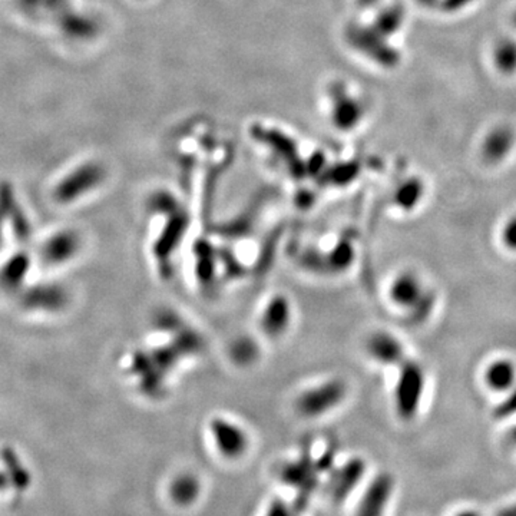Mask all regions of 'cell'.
<instances>
[{"label": "cell", "instance_id": "1", "mask_svg": "<svg viewBox=\"0 0 516 516\" xmlns=\"http://www.w3.org/2000/svg\"><path fill=\"white\" fill-rule=\"evenodd\" d=\"M347 386L341 379H326L297 392L293 409L298 418L317 420L337 410L346 401Z\"/></svg>", "mask_w": 516, "mask_h": 516}, {"label": "cell", "instance_id": "2", "mask_svg": "<svg viewBox=\"0 0 516 516\" xmlns=\"http://www.w3.org/2000/svg\"><path fill=\"white\" fill-rule=\"evenodd\" d=\"M207 438L211 451L224 462L243 460L253 446V439L247 427L224 414L210 418Z\"/></svg>", "mask_w": 516, "mask_h": 516}, {"label": "cell", "instance_id": "3", "mask_svg": "<svg viewBox=\"0 0 516 516\" xmlns=\"http://www.w3.org/2000/svg\"><path fill=\"white\" fill-rule=\"evenodd\" d=\"M397 379L393 390V403L397 418L412 422L419 414L426 389V374L422 366L406 359L397 368Z\"/></svg>", "mask_w": 516, "mask_h": 516}, {"label": "cell", "instance_id": "4", "mask_svg": "<svg viewBox=\"0 0 516 516\" xmlns=\"http://www.w3.org/2000/svg\"><path fill=\"white\" fill-rule=\"evenodd\" d=\"M346 41L357 54L381 68H396L401 63V54L372 25H352L346 30Z\"/></svg>", "mask_w": 516, "mask_h": 516}, {"label": "cell", "instance_id": "5", "mask_svg": "<svg viewBox=\"0 0 516 516\" xmlns=\"http://www.w3.org/2000/svg\"><path fill=\"white\" fill-rule=\"evenodd\" d=\"M294 322V307L289 295L276 293L262 303L257 326L260 335L269 340H281L289 335Z\"/></svg>", "mask_w": 516, "mask_h": 516}, {"label": "cell", "instance_id": "6", "mask_svg": "<svg viewBox=\"0 0 516 516\" xmlns=\"http://www.w3.org/2000/svg\"><path fill=\"white\" fill-rule=\"evenodd\" d=\"M105 170L101 164H82L62 178L59 186H56L55 198L62 204L75 203L101 187L105 181Z\"/></svg>", "mask_w": 516, "mask_h": 516}, {"label": "cell", "instance_id": "7", "mask_svg": "<svg viewBox=\"0 0 516 516\" xmlns=\"http://www.w3.org/2000/svg\"><path fill=\"white\" fill-rule=\"evenodd\" d=\"M331 125L340 132L355 131L366 116V105L341 83L333 85L330 92Z\"/></svg>", "mask_w": 516, "mask_h": 516}, {"label": "cell", "instance_id": "8", "mask_svg": "<svg viewBox=\"0 0 516 516\" xmlns=\"http://www.w3.org/2000/svg\"><path fill=\"white\" fill-rule=\"evenodd\" d=\"M366 353L374 363L385 368H399L407 359L403 343L385 330L374 331L368 337Z\"/></svg>", "mask_w": 516, "mask_h": 516}, {"label": "cell", "instance_id": "9", "mask_svg": "<svg viewBox=\"0 0 516 516\" xmlns=\"http://www.w3.org/2000/svg\"><path fill=\"white\" fill-rule=\"evenodd\" d=\"M394 491V480L389 473H380L369 480L360 497L356 513L376 516L381 515L390 504Z\"/></svg>", "mask_w": 516, "mask_h": 516}, {"label": "cell", "instance_id": "10", "mask_svg": "<svg viewBox=\"0 0 516 516\" xmlns=\"http://www.w3.org/2000/svg\"><path fill=\"white\" fill-rule=\"evenodd\" d=\"M516 145L515 131L508 125L493 126L485 135L480 145L482 159L491 165H497L506 161L513 153Z\"/></svg>", "mask_w": 516, "mask_h": 516}, {"label": "cell", "instance_id": "11", "mask_svg": "<svg viewBox=\"0 0 516 516\" xmlns=\"http://www.w3.org/2000/svg\"><path fill=\"white\" fill-rule=\"evenodd\" d=\"M203 491L201 478L190 471L174 475L166 485L168 501L178 508L194 506L203 496Z\"/></svg>", "mask_w": 516, "mask_h": 516}, {"label": "cell", "instance_id": "12", "mask_svg": "<svg viewBox=\"0 0 516 516\" xmlns=\"http://www.w3.org/2000/svg\"><path fill=\"white\" fill-rule=\"evenodd\" d=\"M422 280L412 271H403L396 276L389 286V300L405 311L418 304L426 294Z\"/></svg>", "mask_w": 516, "mask_h": 516}, {"label": "cell", "instance_id": "13", "mask_svg": "<svg viewBox=\"0 0 516 516\" xmlns=\"http://www.w3.org/2000/svg\"><path fill=\"white\" fill-rule=\"evenodd\" d=\"M366 473V462L360 458L348 459L341 468H339L333 476L330 486L331 499L336 504H340L348 496H352L355 489L360 485Z\"/></svg>", "mask_w": 516, "mask_h": 516}, {"label": "cell", "instance_id": "14", "mask_svg": "<svg viewBox=\"0 0 516 516\" xmlns=\"http://www.w3.org/2000/svg\"><path fill=\"white\" fill-rule=\"evenodd\" d=\"M79 251L80 240L76 232L59 231L45 243L42 254L47 262L58 265L74 260Z\"/></svg>", "mask_w": 516, "mask_h": 516}, {"label": "cell", "instance_id": "15", "mask_svg": "<svg viewBox=\"0 0 516 516\" xmlns=\"http://www.w3.org/2000/svg\"><path fill=\"white\" fill-rule=\"evenodd\" d=\"M484 383L489 392L508 393L516 386V364L506 357L492 360L484 370Z\"/></svg>", "mask_w": 516, "mask_h": 516}, {"label": "cell", "instance_id": "16", "mask_svg": "<svg viewBox=\"0 0 516 516\" xmlns=\"http://www.w3.org/2000/svg\"><path fill=\"white\" fill-rule=\"evenodd\" d=\"M426 186L419 177H409L399 182L393 191V204L403 212H412L418 208L425 199Z\"/></svg>", "mask_w": 516, "mask_h": 516}, {"label": "cell", "instance_id": "17", "mask_svg": "<svg viewBox=\"0 0 516 516\" xmlns=\"http://www.w3.org/2000/svg\"><path fill=\"white\" fill-rule=\"evenodd\" d=\"M405 9L399 5H388L379 9L370 23L379 33L386 38H393L405 25Z\"/></svg>", "mask_w": 516, "mask_h": 516}, {"label": "cell", "instance_id": "18", "mask_svg": "<svg viewBox=\"0 0 516 516\" xmlns=\"http://www.w3.org/2000/svg\"><path fill=\"white\" fill-rule=\"evenodd\" d=\"M492 63L495 69L504 75L512 76L516 74V41L504 38L497 41L492 49Z\"/></svg>", "mask_w": 516, "mask_h": 516}, {"label": "cell", "instance_id": "19", "mask_svg": "<svg viewBox=\"0 0 516 516\" xmlns=\"http://www.w3.org/2000/svg\"><path fill=\"white\" fill-rule=\"evenodd\" d=\"M60 26L66 35L76 39L92 38L98 30V23L92 18L83 14H75L71 10L65 12V14L62 16Z\"/></svg>", "mask_w": 516, "mask_h": 516}, {"label": "cell", "instance_id": "20", "mask_svg": "<svg viewBox=\"0 0 516 516\" xmlns=\"http://www.w3.org/2000/svg\"><path fill=\"white\" fill-rule=\"evenodd\" d=\"M65 3L66 0H18L22 13L38 21L65 13Z\"/></svg>", "mask_w": 516, "mask_h": 516}, {"label": "cell", "instance_id": "21", "mask_svg": "<svg viewBox=\"0 0 516 516\" xmlns=\"http://www.w3.org/2000/svg\"><path fill=\"white\" fill-rule=\"evenodd\" d=\"M360 174V165L357 162H343L337 164L331 172H327L328 182L331 186L344 187L350 184Z\"/></svg>", "mask_w": 516, "mask_h": 516}, {"label": "cell", "instance_id": "22", "mask_svg": "<svg viewBox=\"0 0 516 516\" xmlns=\"http://www.w3.org/2000/svg\"><path fill=\"white\" fill-rule=\"evenodd\" d=\"M435 303H436V298H435L434 293L427 290L426 294L422 297L420 302L418 304H416L413 309H410L409 311H406L407 315H409V320L413 324L423 323L429 317V315L431 314V311H434Z\"/></svg>", "mask_w": 516, "mask_h": 516}, {"label": "cell", "instance_id": "23", "mask_svg": "<svg viewBox=\"0 0 516 516\" xmlns=\"http://www.w3.org/2000/svg\"><path fill=\"white\" fill-rule=\"evenodd\" d=\"M504 402L495 410L499 419H508L516 414V386L504 394Z\"/></svg>", "mask_w": 516, "mask_h": 516}, {"label": "cell", "instance_id": "24", "mask_svg": "<svg viewBox=\"0 0 516 516\" xmlns=\"http://www.w3.org/2000/svg\"><path fill=\"white\" fill-rule=\"evenodd\" d=\"M501 241L509 251H516V215L511 217L502 227Z\"/></svg>", "mask_w": 516, "mask_h": 516}, {"label": "cell", "instance_id": "25", "mask_svg": "<svg viewBox=\"0 0 516 516\" xmlns=\"http://www.w3.org/2000/svg\"><path fill=\"white\" fill-rule=\"evenodd\" d=\"M476 0H440L439 9L446 13H458L473 5Z\"/></svg>", "mask_w": 516, "mask_h": 516}, {"label": "cell", "instance_id": "26", "mask_svg": "<svg viewBox=\"0 0 516 516\" xmlns=\"http://www.w3.org/2000/svg\"><path fill=\"white\" fill-rule=\"evenodd\" d=\"M356 2L363 9H373L377 5H380L381 0H356Z\"/></svg>", "mask_w": 516, "mask_h": 516}, {"label": "cell", "instance_id": "27", "mask_svg": "<svg viewBox=\"0 0 516 516\" xmlns=\"http://www.w3.org/2000/svg\"><path fill=\"white\" fill-rule=\"evenodd\" d=\"M416 2H418L422 6H426V8H436V6L439 8L440 0H416Z\"/></svg>", "mask_w": 516, "mask_h": 516}, {"label": "cell", "instance_id": "28", "mask_svg": "<svg viewBox=\"0 0 516 516\" xmlns=\"http://www.w3.org/2000/svg\"><path fill=\"white\" fill-rule=\"evenodd\" d=\"M504 513H509V515H516V504H515V505H512L511 508L505 509V511H504Z\"/></svg>", "mask_w": 516, "mask_h": 516}, {"label": "cell", "instance_id": "29", "mask_svg": "<svg viewBox=\"0 0 516 516\" xmlns=\"http://www.w3.org/2000/svg\"><path fill=\"white\" fill-rule=\"evenodd\" d=\"M513 25H515V27H516V12H515V14H513Z\"/></svg>", "mask_w": 516, "mask_h": 516}]
</instances>
